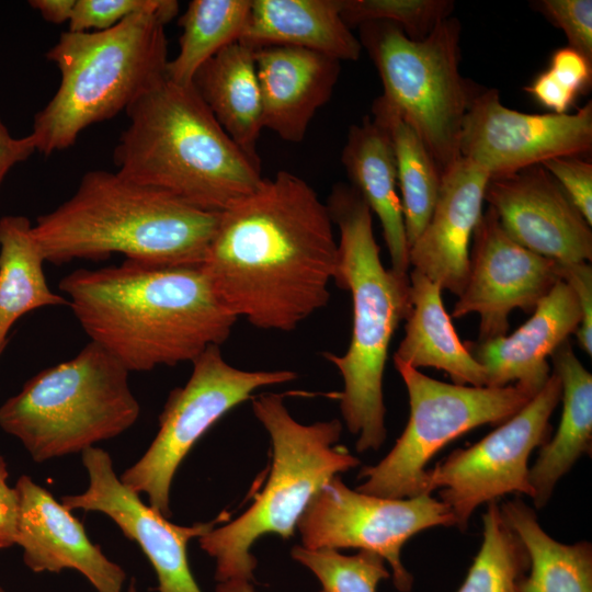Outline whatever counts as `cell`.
Wrapping results in <instances>:
<instances>
[{"label":"cell","instance_id":"cell-1","mask_svg":"<svg viewBox=\"0 0 592 592\" xmlns=\"http://www.w3.org/2000/svg\"><path fill=\"white\" fill-rule=\"evenodd\" d=\"M333 226L316 191L280 171L220 213L202 265L238 319L289 332L330 299L339 261Z\"/></svg>","mask_w":592,"mask_h":592},{"label":"cell","instance_id":"cell-2","mask_svg":"<svg viewBox=\"0 0 592 592\" xmlns=\"http://www.w3.org/2000/svg\"><path fill=\"white\" fill-rule=\"evenodd\" d=\"M59 289L91 339L129 373L193 362L220 346L238 318L225 306L203 265H121L79 269Z\"/></svg>","mask_w":592,"mask_h":592},{"label":"cell","instance_id":"cell-3","mask_svg":"<svg viewBox=\"0 0 592 592\" xmlns=\"http://www.w3.org/2000/svg\"><path fill=\"white\" fill-rule=\"evenodd\" d=\"M220 213L192 207L117 172L91 170L67 201L33 225L46 262L125 260L150 266L202 265Z\"/></svg>","mask_w":592,"mask_h":592},{"label":"cell","instance_id":"cell-4","mask_svg":"<svg viewBox=\"0 0 592 592\" xmlns=\"http://www.w3.org/2000/svg\"><path fill=\"white\" fill-rule=\"evenodd\" d=\"M125 112L129 124L113 151L122 177L218 214L262 182L260 161L235 144L192 84L166 77Z\"/></svg>","mask_w":592,"mask_h":592},{"label":"cell","instance_id":"cell-5","mask_svg":"<svg viewBox=\"0 0 592 592\" xmlns=\"http://www.w3.org/2000/svg\"><path fill=\"white\" fill-rule=\"evenodd\" d=\"M327 207L340 234L334 283L351 293L353 321L345 353L323 357L343 379L340 410L356 451H377L387 436L383 378L392 335L411 309L410 280L383 264L373 213L353 186L335 185Z\"/></svg>","mask_w":592,"mask_h":592},{"label":"cell","instance_id":"cell-6","mask_svg":"<svg viewBox=\"0 0 592 592\" xmlns=\"http://www.w3.org/2000/svg\"><path fill=\"white\" fill-rule=\"evenodd\" d=\"M167 23L145 12L103 31L64 32L46 54L60 83L34 116L29 135L36 150L49 156L69 148L87 127L126 111L164 79Z\"/></svg>","mask_w":592,"mask_h":592},{"label":"cell","instance_id":"cell-7","mask_svg":"<svg viewBox=\"0 0 592 592\" xmlns=\"http://www.w3.org/2000/svg\"><path fill=\"white\" fill-rule=\"evenodd\" d=\"M251 399L252 411L271 440L272 467L264 488L246 512L198 538L201 548L215 560L218 583L253 582V544L266 534L284 539L293 536L312 497L332 478L361 463L337 445L342 433L340 420L303 424L292 417L282 395L261 394Z\"/></svg>","mask_w":592,"mask_h":592},{"label":"cell","instance_id":"cell-8","mask_svg":"<svg viewBox=\"0 0 592 592\" xmlns=\"http://www.w3.org/2000/svg\"><path fill=\"white\" fill-rule=\"evenodd\" d=\"M129 372L90 341L66 362L29 379L0 407V428L36 463L82 453L113 439L138 419Z\"/></svg>","mask_w":592,"mask_h":592},{"label":"cell","instance_id":"cell-9","mask_svg":"<svg viewBox=\"0 0 592 592\" xmlns=\"http://www.w3.org/2000/svg\"><path fill=\"white\" fill-rule=\"evenodd\" d=\"M360 27L382 80L380 96L415 130L443 177L460 158L463 119L478 91L459 71V21L449 16L422 41L389 22Z\"/></svg>","mask_w":592,"mask_h":592},{"label":"cell","instance_id":"cell-10","mask_svg":"<svg viewBox=\"0 0 592 592\" xmlns=\"http://www.w3.org/2000/svg\"><path fill=\"white\" fill-rule=\"evenodd\" d=\"M409 396L408 423L389 453L358 475L357 491L388 499L430 494L426 465L446 444L483 424H501L533 397L517 385L444 383L394 358Z\"/></svg>","mask_w":592,"mask_h":592},{"label":"cell","instance_id":"cell-11","mask_svg":"<svg viewBox=\"0 0 592 592\" xmlns=\"http://www.w3.org/2000/svg\"><path fill=\"white\" fill-rule=\"evenodd\" d=\"M189 380L174 388L159 415V430L145 454L119 477L145 493L149 505L171 516L170 490L178 467L195 443L231 409L263 387L294 380L288 369L246 371L229 364L213 345L193 362Z\"/></svg>","mask_w":592,"mask_h":592},{"label":"cell","instance_id":"cell-12","mask_svg":"<svg viewBox=\"0 0 592 592\" xmlns=\"http://www.w3.org/2000/svg\"><path fill=\"white\" fill-rule=\"evenodd\" d=\"M436 526H456L440 499L375 497L349 488L335 476L312 497L296 528L301 546L309 549L357 548L379 555L391 568L395 588L409 592L413 577L401 562V549L412 536Z\"/></svg>","mask_w":592,"mask_h":592},{"label":"cell","instance_id":"cell-13","mask_svg":"<svg viewBox=\"0 0 592 592\" xmlns=\"http://www.w3.org/2000/svg\"><path fill=\"white\" fill-rule=\"evenodd\" d=\"M561 399V384L551 373L545 386L517 413L482 440L455 449L429 470V489L443 501L465 531L475 510L509 493L532 497L528 459L549 440V419Z\"/></svg>","mask_w":592,"mask_h":592},{"label":"cell","instance_id":"cell-14","mask_svg":"<svg viewBox=\"0 0 592 592\" xmlns=\"http://www.w3.org/2000/svg\"><path fill=\"white\" fill-rule=\"evenodd\" d=\"M591 148V101L572 114H528L503 105L497 89H483L473 96L459 138L460 157L490 177L556 157H582Z\"/></svg>","mask_w":592,"mask_h":592},{"label":"cell","instance_id":"cell-15","mask_svg":"<svg viewBox=\"0 0 592 592\" xmlns=\"http://www.w3.org/2000/svg\"><path fill=\"white\" fill-rule=\"evenodd\" d=\"M471 239L467 281L451 317L477 314L478 341H487L506 335L514 309L533 312L559 276L557 262L515 242L491 207L482 213Z\"/></svg>","mask_w":592,"mask_h":592},{"label":"cell","instance_id":"cell-16","mask_svg":"<svg viewBox=\"0 0 592 592\" xmlns=\"http://www.w3.org/2000/svg\"><path fill=\"white\" fill-rule=\"evenodd\" d=\"M81 458L89 486L80 494L62 497L61 503L70 511H96L109 516L139 545L156 571L159 592H202L189 565L187 544L225 516L191 526L173 524L121 481L106 451L92 446L81 453Z\"/></svg>","mask_w":592,"mask_h":592},{"label":"cell","instance_id":"cell-17","mask_svg":"<svg viewBox=\"0 0 592 592\" xmlns=\"http://www.w3.org/2000/svg\"><path fill=\"white\" fill-rule=\"evenodd\" d=\"M483 198L527 250L558 263L591 261V226L542 164L490 177Z\"/></svg>","mask_w":592,"mask_h":592},{"label":"cell","instance_id":"cell-18","mask_svg":"<svg viewBox=\"0 0 592 592\" xmlns=\"http://www.w3.org/2000/svg\"><path fill=\"white\" fill-rule=\"evenodd\" d=\"M19 519L15 544L33 572L79 571L98 592H121L126 573L93 544L82 523L31 477L15 485Z\"/></svg>","mask_w":592,"mask_h":592},{"label":"cell","instance_id":"cell-19","mask_svg":"<svg viewBox=\"0 0 592 592\" xmlns=\"http://www.w3.org/2000/svg\"><path fill=\"white\" fill-rule=\"evenodd\" d=\"M489 173L460 157L442 177L432 216L409 248V264L442 291L462 293L469 271V242L482 215Z\"/></svg>","mask_w":592,"mask_h":592},{"label":"cell","instance_id":"cell-20","mask_svg":"<svg viewBox=\"0 0 592 592\" xmlns=\"http://www.w3.org/2000/svg\"><path fill=\"white\" fill-rule=\"evenodd\" d=\"M580 321L577 297L559 280L531 318L513 333L465 345L483 367L487 387L517 385L534 397L551 374L547 357L569 340Z\"/></svg>","mask_w":592,"mask_h":592},{"label":"cell","instance_id":"cell-21","mask_svg":"<svg viewBox=\"0 0 592 592\" xmlns=\"http://www.w3.org/2000/svg\"><path fill=\"white\" fill-rule=\"evenodd\" d=\"M262 126L286 141L304 139L316 112L332 95L340 61L320 53L269 45L254 49Z\"/></svg>","mask_w":592,"mask_h":592},{"label":"cell","instance_id":"cell-22","mask_svg":"<svg viewBox=\"0 0 592 592\" xmlns=\"http://www.w3.org/2000/svg\"><path fill=\"white\" fill-rule=\"evenodd\" d=\"M253 49L294 46L335 60H357L360 39L341 16V0H251L239 38Z\"/></svg>","mask_w":592,"mask_h":592},{"label":"cell","instance_id":"cell-23","mask_svg":"<svg viewBox=\"0 0 592 592\" xmlns=\"http://www.w3.org/2000/svg\"><path fill=\"white\" fill-rule=\"evenodd\" d=\"M341 161L351 186L379 219L391 269L408 273L409 247L397 190L396 160L387 130L373 117L352 125Z\"/></svg>","mask_w":592,"mask_h":592},{"label":"cell","instance_id":"cell-24","mask_svg":"<svg viewBox=\"0 0 592 592\" xmlns=\"http://www.w3.org/2000/svg\"><path fill=\"white\" fill-rule=\"evenodd\" d=\"M554 373L561 384L562 413L553 439L540 446L535 464L530 467L532 499L536 509L549 501L557 482L592 443V375L565 341L551 355Z\"/></svg>","mask_w":592,"mask_h":592},{"label":"cell","instance_id":"cell-25","mask_svg":"<svg viewBox=\"0 0 592 592\" xmlns=\"http://www.w3.org/2000/svg\"><path fill=\"white\" fill-rule=\"evenodd\" d=\"M409 280L411 309L394 358L417 369H442L453 384L486 386L483 367L459 340L444 309L442 288L415 270L411 271Z\"/></svg>","mask_w":592,"mask_h":592},{"label":"cell","instance_id":"cell-26","mask_svg":"<svg viewBox=\"0 0 592 592\" xmlns=\"http://www.w3.org/2000/svg\"><path fill=\"white\" fill-rule=\"evenodd\" d=\"M192 86L235 144L260 161L263 126L254 49L240 41L227 45L198 68Z\"/></svg>","mask_w":592,"mask_h":592},{"label":"cell","instance_id":"cell-27","mask_svg":"<svg viewBox=\"0 0 592 592\" xmlns=\"http://www.w3.org/2000/svg\"><path fill=\"white\" fill-rule=\"evenodd\" d=\"M43 251L34 237L33 225L22 215L0 218V355L8 333L24 315L50 306L69 305L54 293L44 274Z\"/></svg>","mask_w":592,"mask_h":592},{"label":"cell","instance_id":"cell-28","mask_svg":"<svg viewBox=\"0 0 592 592\" xmlns=\"http://www.w3.org/2000/svg\"><path fill=\"white\" fill-rule=\"evenodd\" d=\"M501 512L513 530L530 561L517 592H592V545L563 544L549 536L535 511L520 498L505 501Z\"/></svg>","mask_w":592,"mask_h":592},{"label":"cell","instance_id":"cell-29","mask_svg":"<svg viewBox=\"0 0 592 592\" xmlns=\"http://www.w3.org/2000/svg\"><path fill=\"white\" fill-rule=\"evenodd\" d=\"M372 113L373 118L387 130L391 141L410 248L432 216L442 177L415 130L382 96L374 101Z\"/></svg>","mask_w":592,"mask_h":592},{"label":"cell","instance_id":"cell-30","mask_svg":"<svg viewBox=\"0 0 592 592\" xmlns=\"http://www.w3.org/2000/svg\"><path fill=\"white\" fill-rule=\"evenodd\" d=\"M251 0H193L179 20V53L167 65L169 80L192 84L198 68L227 45L239 41Z\"/></svg>","mask_w":592,"mask_h":592},{"label":"cell","instance_id":"cell-31","mask_svg":"<svg viewBox=\"0 0 592 592\" xmlns=\"http://www.w3.org/2000/svg\"><path fill=\"white\" fill-rule=\"evenodd\" d=\"M530 561L497 502L482 516V542L457 592H517Z\"/></svg>","mask_w":592,"mask_h":592},{"label":"cell","instance_id":"cell-32","mask_svg":"<svg viewBox=\"0 0 592 592\" xmlns=\"http://www.w3.org/2000/svg\"><path fill=\"white\" fill-rule=\"evenodd\" d=\"M291 555L317 577L322 592H376L378 583L390 577L385 560L367 550L348 556L338 549L296 545Z\"/></svg>","mask_w":592,"mask_h":592},{"label":"cell","instance_id":"cell-33","mask_svg":"<svg viewBox=\"0 0 592 592\" xmlns=\"http://www.w3.org/2000/svg\"><path fill=\"white\" fill-rule=\"evenodd\" d=\"M454 8L452 0H341V16L349 27L389 22L411 41H422L451 16Z\"/></svg>","mask_w":592,"mask_h":592},{"label":"cell","instance_id":"cell-34","mask_svg":"<svg viewBox=\"0 0 592 592\" xmlns=\"http://www.w3.org/2000/svg\"><path fill=\"white\" fill-rule=\"evenodd\" d=\"M179 11L175 0H76L68 31L111 29L138 13H155L170 22Z\"/></svg>","mask_w":592,"mask_h":592},{"label":"cell","instance_id":"cell-35","mask_svg":"<svg viewBox=\"0 0 592 592\" xmlns=\"http://www.w3.org/2000/svg\"><path fill=\"white\" fill-rule=\"evenodd\" d=\"M536 5L565 32L569 47L592 64V1L542 0Z\"/></svg>","mask_w":592,"mask_h":592},{"label":"cell","instance_id":"cell-36","mask_svg":"<svg viewBox=\"0 0 592 592\" xmlns=\"http://www.w3.org/2000/svg\"><path fill=\"white\" fill-rule=\"evenodd\" d=\"M542 166L592 226V163L582 157L568 156L551 158Z\"/></svg>","mask_w":592,"mask_h":592},{"label":"cell","instance_id":"cell-37","mask_svg":"<svg viewBox=\"0 0 592 592\" xmlns=\"http://www.w3.org/2000/svg\"><path fill=\"white\" fill-rule=\"evenodd\" d=\"M559 280L573 291L581 310V321L574 332L580 348L592 355V267L588 262L558 263Z\"/></svg>","mask_w":592,"mask_h":592},{"label":"cell","instance_id":"cell-38","mask_svg":"<svg viewBox=\"0 0 592 592\" xmlns=\"http://www.w3.org/2000/svg\"><path fill=\"white\" fill-rule=\"evenodd\" d=\"M548 70L577 94L587 91L592 82V64L569 46L554 52Z\"/></svg>","mask_w":592,"mask_h":592},{"label":"cell","instance_id":"cell-39","mask_svg":"<svg viewBox=\"0 0 592 592\" xmlns=\"http://www.w3.org/2000/svg\"><path fill=\"white\" fill-rule=\"evenodd\" d=\"M525 91L539 104L556 114L567 113L578 95L558 81L548 69L525 87Z\"/></svg>","mask_w":592,"mask_h":592},{"label":"cell","instance_id":"cell-40","mask_svg":"<svg viewBox=\"0 0 592 592\" xmlns=\"http://www.w3.org/2000/svg\"><path fill=\"white\" fill-rule=\"evenodd\" d=\"M9 471L0 453V549L15 544L19 519V497L8 485Z\"/></svg>","mask_w":592,"mask_h":592},{"label":"cell","instance_id":"cell-41","mask_svg":"<svg viewBox=\"0 0 592 592\" xmlns=\"http://www.w3.org/2000/svg\"><path fill=\"white\" fill-rule=\"evenodd\" d=\"M36 151L30 135L14 138L0 119V186L8 172L19 162L25 161Z\"/></svg>","mask_w":592,"mask_h":592},{"label":"cell","instance_id":"cell-42","mask_svg":"<svg viewBox=\"0 0 592 592\" xmlns=\"http://www.w3.org/2000/svg\"><path fill=\"white\" fill-rule=\"evenodd\" d=\"M29 3L47 22L62 24L69 23L76 0H31Z\"/></svg>","mask_w":592,"mask_h":592},{"label":"cell","instance_id":"cell-43","mask_svg":"<svg viewBox=\"0 0 592 592\" xmlns=\"http://www.w3.org/2000/svg\"><path fill=\"white\" fill-rule=\"evenodd\" d=\"M215 591L216 592H255L251 582L246 581V580H229L225 582H219Z\"/></svg>","mask_w":592,"mask_h":592},{"label":"cell","instance_id":"cell-44","mask_svg":"<svg viewBox=\"0 0 592 592\" xmlns=\"http://www.w3.org/2000/svg\"><path fill=\"white\" fill-rule=\"evenodd\" d=\"M0 592H5L4 589L2 587H0Z\"/></svg>","mask_w":592,"mask_h":592},{"label":"cell","instance_id":"cell-45","mask_svg":"<svg viewBox=\"0 0 592 592\" xmlns=\"http://www.w3.org/2000/svg\"><path fill=\"white\" fill-rule=\"evenodd\" d=\"M129 592H136V591L134 590V588H132V589L129 590Z\"/></svg>","mask_w":592,"mask_h":592}]
</instances>
